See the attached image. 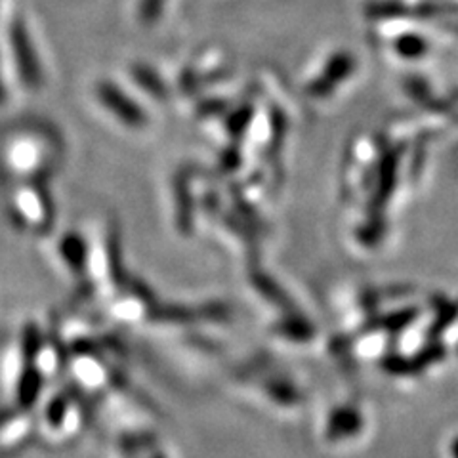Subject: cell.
<instances>
[{
    "label": "cell",
    "mask_w": 458,
    "mask_h": 458,
    "mask_svg": "<svg viewBox=\"0 0 458 458\" xmlns=\"http://www.w3.org/2000/svg\"><path fill=\"white\" fill-rule=\"evenodd\" d=\"M98 94H99V98H102V102L106 106H109L114 113L121 114V117L136 121V111L132 109V106L128 104L124 98H121V94L114 90L111 84H102V86H99Z\"/></svg>",
    "instance_id": "cell-3"
},
{
    "label": "cell",
    "mask_w": 458,
    "mask_h": 458,
    "mask_svg": "<svg viewBox=\"0 0 458 458\" xmlns=\"http://www.w3.org/2000/svg\"><path fill=\"white\" fill-rule=\"evenodd\" d=\"M64 412H65V401H62V399H57V401H54V403L50 405V422L52 424H57L60 422L62 419H64Z\"/></svg>",
    "instance_id": "cell-6"
},
{
    "label": "cell",
    "mask_w": 458,
    "mask_h": 458,
    "mask_svg": "<svg viewBox=\"0 0 458 458\" xmlns=\"http://www.w3.org/2000/svg\"><path fill=\"white\" fill-rule=\"evenodd\" d=\"M62 252L67 262L75 269H81L84 264V242L79 235H67L62 242Z\"/></svg>",
    "instance_id": "cell-4"
},
{
    "label": "cell",
    "mask_w": 458,
    "mask_h": 458,
    "mask_svg": "<svg viewBox=\"0 0 458 458\" xmlns=\"http://www.w3.org/2000/svg\"><path fill=\"white\" fill-rule=\"evenodd\" d=\"M4 99V92H3V86H0V102H3Z\"/></svg>",
    "instance_id": "cell-8"
},
{
    "label": "cell",
    "mask_w": 458,
    "mask_h": 458,
    "mask_svg": "<svg viewBox=\"0 0 458 458\" xmlns=\"http://www.w3.org/2000/svg\"><path fill=\"white\" fill-rule=\"evenodd\" d=\"M38 348V336L35 331H29L25 336V355L27 357H35Z\"/></svg>",
    "instance_id": "cell-7"
},
{
    "label": "cell",
    "mask_w": 458,
    "mask_h": 458,
    "mask_svg": "<svg viewBox=\"0 0 458 458\" xmlns=\"http://www.w3.org/2000/svg\"><path fill=\"white\" fill-rule=\"evenodd\" d=\"M40 388V378L35 375V372H27V375L21 378V386H20V399L23 405H31L33 401L37 399Z\"/></svg>",
    "instance_id": "cell-5"
},
{
    "label": "cell",
    "mask_w": 458,
    "mask_h": 458,
    "mask_svg": "<svg viewBox=\"0 0 458 458\" xmlns=\"http://www.w3.org/2000/svg\"><path fill=\"white\" fill-rule=\"evenodd\" d=\"M12 47H13V54H16L21 81L29 86V89H38L42 84V69L38 64L37 52L33 48V42L29 38L23 23H13Z\"/></svg>",
    "instance_id": "cell-2"
},
{
    "label": "cell",
    "mask_w": 458,
    "mask_h": 458,
    "mask_svg": "<svg viewBox=\"0 0 458 458\" xmlns=\"http://www.w3.org/2000/svg\"><path fill=\"white\" fill-rule=\"evenodd\" d=\"M340 306L399 331L333 327V355L355 375H372L392 386L426 384L458 365V296L439 291L357 289Z\"/></svg>",
    "instance_id": "cell-1"
}]
</instances>
